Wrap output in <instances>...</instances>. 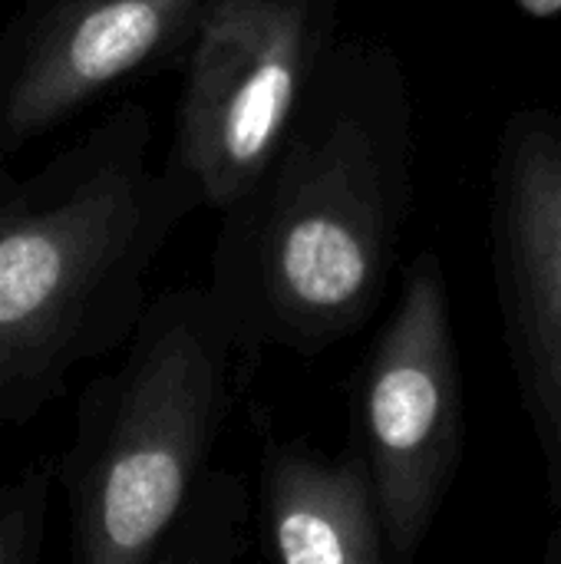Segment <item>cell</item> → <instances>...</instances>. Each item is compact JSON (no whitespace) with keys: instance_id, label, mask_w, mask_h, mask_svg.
Segmentation results:
<instances>
[{"instance_id":"cell-5","label":"cell","mask_w":561,"mask_h":564,"mask_svg":"<svg viewBox=\"0 0 561 564\" xmlns=\"http://www.w3.org/2000/svg\"><path fill=\"white\" fill-rule=\"evenodd\" d=\"M463 420L446 271L436 251H417L360 364L350 420V440L377 489L390 564H410L427 545L460 473Z\"/></svg>"},{"instance_id":"cell-4","label":"cell","mask_w":561,"mask_h":564,"mask_svg":"<svg viewBox=\"0 0 561 564\" xmlns=\"http://www.w3.org/2000/svg\"><path fill=\"white\" fill-rule=\"evenodd\" d=\"M337 17L341 0H205L165 152L202 208L222 215L278 152L341 40Z\"/></svg>"},{"instance_id":"cell-9","label":"cell","mask_w":561,"mask_h":564,"mask_svg":"<svg viewBox=\"0 0 561 564\" xmlns=\"http://www.w3.org/2000/svg\"><path fill=\"white\" fill-rule=\"evenodd\" d=\"M56 482V463H36L20 479L0 486V564L40 562Z\"/></svg>"},{"instance_id":"cell-10","label":"cell","mask_w":561,"mask_h":564,"mask_svg":"<svg viewBox=\"0 0 561 564\" xmlns=\"http://www.w3.org/2000/svg\"><path fill=\"white\" fill-rule=\"evenodd\" d=\"M0 155H3V152H0ZM17 182H20V178H13V175L7 172L3 159H0V212H3V205L13 198V192H17Z\"/></svg>"},{"instance_id":"cell-1","label":"cell","mask_w":561,"mask_h":564,"mask_svg":"<svg viewBox=\"0 0 561 564\" xmlns=\"http://www.w3.org/2000/svg\"><path fill=\"white\" fill-rule=\"evenodd\" d=\"M413 96L377 40H337L278 152L222 212L208 291L241 357H317L380 307L413 212Z\"/></svg>"},{"instance_id":"cell-6","label":"cell","mask_w":561,"mask_h":564,"mask_svg":"<svg viewBox=\"0 0 561 564\" xmlns=\"http://www.w3.org/2000/svg\"><path fill=\"white\" fill-rule=\"evenodd\" d=\"M489 254L503 334L529 413L561 564V102L506 116L489 175Z\"/></svg>"},{"instance_id":"cell-8","label":"cell","mask_w":561,"mask_h":564,"mask_svg":"<svg viewBox=\"0 0 561 564\" xmlns=\"http://www.w3.org/2000/svg\"><path fill=\"white\" fill-rule=\"evenodd\" d=\"M258 545L281 564H390L377 489L350 436L337 456L308 443H265Z\"/></svg>"},{"instance_id":"cell-7","label":"cell","mask_w":561,"mask_h":564,"mask_svg":"<svg viewBox=\"0 0 561 564\" xmlns=\"http://www.w3.org/2000/svg\"><path fill=\"white\" fill-rule=\"evenodd\" d=\"M205 0H26L0 33V152L185 59Z\"/></svg>"},{"instance_id":"cell-2","label":"cell","mask_w":561,"mask_h":564,"mask_svg":"<svg viewBox=\"0 0 561 564\" xmlns=\"http://www.w3.org/2000/svg\"><path fill=\"white\" fill-rule=\"evenodd\" d=\"M238 360L208 284L149 301L122 360L86 383L73 443L56 459L73 562H231L245 552V482L208 466Z\"/></svg>"},{"instance_id":"cell-3","label":"cell","mask_w":561,"mask_h":564,"mask_svg":"<svg viewBox=\"0 0 561 564\" xmlns=\"http://www.w3.org/2000/svg\"><path fill=\"white\" fill-rule=\"evenodd\" d=\"M152 142V112L122 102L3 205L0 440L46 413L83 364L126 347L152 301V264L202 208Z\"/></svg>"}]
</instances>
